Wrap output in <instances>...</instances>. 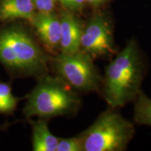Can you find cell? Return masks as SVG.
<instances>
[{
	"mask_svg": "<svg viewBox=\"0 0 151 151\" xmlns=\"http://www.w3.org/2000/svg\"><path fill=\"white\" fill-rule=\"evenodd\" d=\"M50 58L34 36L16 21L0 27V63L11 76L48 74Z\"/></svg>",
	"mask_w": 151,
	"mask_h": 151,
	"instance_id": "6da1fadb",
	"label": "cell"
},
{
	"mask_svg": "<svg viewBox=\"0 0 151 151\" xmlns=\"http://www.w3.org/2000/svg\"><path fill=\"white\" fill-rule=\"evenodd\" d=\"M143 65L137 43L131 40L107 66L104 95L112 109L124 106L141 92Z\"/></svg>",
	"mask_w": 151,
	"mask_h": 151,
	"instance_id": "7a4b0ae2",
	"label": "cell"
},
{
	"mask_svg": "<svg viewBox=\"0 0 151 151\" xmlns=\"http://www.w3.org/2000/svg\"><path fill=\"white\" fill-rule=\"evenodd\" d=\"M30 92L23 108L27 119L37 116L50 118L74 113L80 106V99L65 81L59 76L48 74L39 77Z\"/></svg>",
	"mask_w": 151,
	"mask_h": 151,
	"instance_id": "3957f363",
	"label": "cell"
},
{
	"mask_svg": "<svg viewBox=\"0 0 151 151\" xmlns=\"http://www.w3.org/2000/svg\"><path fill=\"white\" fill-rule=\"evenodd\" d=\"M134 134L132 122L119 113L107 110L78 138L82 151H122L125 150Z\"/></svg>",
	"mask_w": 151,
	"mask_h": 151,
	"instance_id": "277c9868",
	"label": "cell"
},
{
	"mask_svg": "<svg viewBox=\"0 0 151 151\" xmlns=\"http://www.w3.org/2000/svg\"><path fill=\"white\" fill-rule=\"evenodd\" d=\"M56 76L81 91H94L100 83V76L92 58L82 50L73 53L60 52L50 60Z\"/></svg>",
	"mask_w": 151,
	"mask_h": 151,
	"instance_id": "5b68a950",
	"label": "cell"
},
{
	"mask_svg": "<svg viewBox=\"0 0 151 151\" xmlns=\"http://www.w3.org/2000/svg\"><path fill=\"white\" fill-rule=\"evenodd\" d=\"M81 50L92 58L109 56L116 51V45L111 25L106 18L96 15L83 29Z\"/></svg>",
	"mask_w": 151,
	"mask_h": 151,
	"instance_id": "8992f818",
	"label": "cell"
},
{
	"mask_svg": "<svg viewBox=\"0 0 151 151\" xmlns=\"http://www.w3.org/2000/svg\"><path fill=\"white\" fill-rule=\"evenodd\" d=\"M39 41L49 52L60 49L62 35L61 20L55 13H36L29 21Z\"/></svg>",
	"mask_w": 151,
	"mask_h": 151,
	"instance_id": "52a82bcc",
	"label": "cell"
},
{
	"mask_svg": "<svg viewBox=\"0 0 151 151\" xmlns=\"http://www.w3.org/2000/svg\"><path fill=\"white\" fill-rule=\"evenodd\" d=\"M60 18L62 26L60 52L73 53L81 50V40L83 31L81 21L71 11L66 9L61 13Z\"/></svg>",
	"mask_w": 151,
	"mask_h": 151,
	"instance_id": "ba28073f",
	"label": "cell"
},
{
	"mask_svg": "<svg viewBox=\"0 0 151 151\" xmlns=\"http://www.w3.org/2000/svg\"><path fill=\"white\" fill-rule=\"evenodd\" d=\"M36 13L32 0H0V23L19 20L29 22Z\"/></svg>",
	"mask_w": 151,
	"mask_h": 151,
	"instance_id": "9c48e42d",
	"label": "cell"
},
{
	"mask_svg": "<svg viewBox=\"0 0 151 151\" xmlns=\"http://www.w3.org/2000/svg\"><path fill=\"white\" fill-rule=\"evenodd\" d=\"M32 130V148L35 151H56L58 137L49 130L44 118L33 120L28 119Z\"/></svg>",
	"mask_w": 151,
	"mask_h": 151,
	"instance_id": "30bf717a",
	"label": "cell"
},
{
	"mask_svg": "<svg viewBox=\"0 0 151 151\" xmlns=\"http://www.w3.org/2000/svg\"><path fill=\"white\" fill-rule=\"evenodd\" d=\"M20 100L13 94L11 83L0 81V114L14 113Z\"/></svg>",
	"mask_w": 151,
	"mask_h": 151,
	"instance_id": "8fae6325",
	"label": "cell"
},
{
	"mask_svg": "<svg viewBox=\"0 0 151 151\" xmlns=\"http://www.w3.org/2000/svg\"><path fill=\"white\" fill-rule=\"evenodd\" d=\"M134 106V119L139 124L151 126V99L140 92Z\"/></svg>",
	"mask_w": 151,
	"mask_h": 151,
	"instance_id": "7c38bea8",
	"label": "cell"
},
{
	"mask_svg": "<svg viewBox=\"0 0 151 151\" xmlns=\"http://www.w3.org/2000/svg\"><path fill=\"white\" fill-rule=\"evenodd\" d=\"M56 151H82V146L78 137L69 139L58 138Z\"/></svg>",
	"mask_w": 151,
	"mask_h": 151,
	"instance_id": "4fadbf2b",
	"label": "cell"
},
{
	"mask_svg": "<svg viewBox=\"0 0 151 151\" xmlns=\"http://www.w3.org/2000/svg\"><path fill=\"white\" fill-rule=\"evenodd\" d=\"M38 13L53 12L58 0H32Z\"/></svg>",
	"mask_w": 151,
	"mask_h": 151,
	"instance_id": "5bb4252c",
	"label": "cell"
},
{
	"mask_svg": "<svg viewBox=\"0 0 151 151\" xmlns=\"http://www.w3.org/2000/svg\"><path fill=\"white\" fill-rule=\"evenodd\" d=\"M66 10L78 11L83 8L85 0H58Z\"/></svg>",
	"mask_w": 151,
	"mask_h": 151,
	"instance_id": "9a60e30c",
	"label": "cell"
},
{
	"mask_svg": "<svg viewBox=\"0 0 151 151\" xmlns=\"http://www.w3.org/2000/svg\"><path fill=\"white\" fill-rule=\"evenodd\" d=\"M87 3L89 4L90 5L94 6H97L102 4L107 0H85Z\"/></svg>",
	"mask_w": 151,
	"mask_h": 151,
	"instance_id": "2e32d148",
	"label": "cell"
}]
</instances>
